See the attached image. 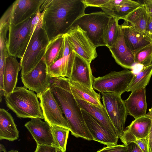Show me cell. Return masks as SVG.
Segmentation results:
<instances>
[{
    "label": "cell",
    "instance_id": "cell-11",
    "mask_svg": "<svg viewBox=\"0 0 152 152\" xmlns=\"http://www.w3.org/2000/svg\"><path fill=\"white\" fill-rule=\"evenodd\" d=\"M45 0H16L7 9L1 19L9 24H17L35 14Z\"/></svg>",
    "mask_w": 152,
    "mask_h": 152
},
{
    "label": "cell",
    "instance_id": "cell-13",
    "mask_svg": "<svg viewBox=\"0 0 152 152\" xmlns=\"http://www.w3.org/2000/svg\"><path fill=\"white\" fill-rule=\"evenodd\" d=\"M63 47L55 62L48 67V73L51 78L70 77L76 53L69 45L66 37Z\"/></svg>",
    "mask_w": 152,
    "mask_h": 152
},
{
    "label": "cell",
    "instance_id": "cell-46",
    "mask_svg": "<svg viewBox=\"0 0 152 152\" xmlns=\"http://www.w3.org/2000/svg\"><path fill=\"white\" fill-rule=\"evenodd\" d=\"M151 39H152V37H151Z\"/></svg>",
    "mask_w": 152,
    "mask_h": 152
},
{
    "label": "cell",
    "instance_id": "cell-38",
    "mask_svg": "<svg viewBox=\"0 0 152 152\" xmlns=\"http://www.w3.org/2000/svg\"><path fill=\"white\" fill-rule=\"evenodd\" d=\"M126 146L128 152H143L140 148L134 142H130Z\"/></svg>",
    "mask_w": 152,
    "mask_h": 152
},
{
    "label": "cell",
    "instance_id": "cell-39",
    "mask_svg": "<svg viewBox=\"0 0 152 152\" xmlns=\"http://www.w3.org/2000/svg\"><path fill=\"white\" fill-rule=\"evenodd\" d=\"M145 33L151 39V37L152 36V15L149 16L145 30Z\"/></svg>",
    "mask_w": 152,
    "mask_h": 152
},
{
    "label": "cell",
    "instance_id": "cell-34",
    "mask_svg": "<svg viewBox=\"0 0 152 152\" xmlns=\"http://www.w3.org/2000/svg\"><path fill=\"white\" fill-rule=\"evenodd\" d=\"M96 152H128L127 147L124 144L114 145L103 147Z\"/></svg>",
    "mask_w": 152,
    "mask_h": 152
},
{
    "label": "cell",
    "instance_id": "cell-28",
    "mask_svg": "<svg viewBox=\"0 0 152 152\" xmlns=\"http://www.w3.org/2000/svg\"><path fill=\"white\" fill-rule=\"evenodd\" d=\"M64 40V35H61L49 41L43 57L48 67L56 61L63 47Z\"/></svg>",
    "mask_w": 152,
    "mask_h": 152
},
{
    "label": "cell",
    "instance_id": "cell-45",
    "mask_svg": "<svg viewBox=\"0 0 152 152\" xmlns=\"http://www.w3.org/2000/svg\"><path fill=\"white\" fill-rule=\"evenodd\" d=\"M151 109H152V107H151Z\"/></svg>",
    "mask_w": 152,
    "mask_h": 152
},
{
    "label": "cell",
    "instance_id": "cell-26",
    "mask_svg": "<svg viewBox=\"0 0 152 152\" xmlns=\"http://www.w3.org/2000/svg\"><path fill=\"white\" fill-rule=\"evenodd\" d=\"M141 4L137 1L127 0L123 4L110 8H101V9L104 13L111 17L124 20Z\"/></svg>",
    "mask_w": 152,
    "mask_h": 152
},
{
    "label": "cell",
    "instance_id": "cell-8",
    "mask_svg": "<svg viewBox=\"0 0 152 152\" xmlns=\"http://www.w3.org/2000/svg\"><path fill=\"white\" fill-rule=\"evenodd\" d=\"M104 107L120 138L125 130V125L128 114L121 95L113 93L102 94Z\"/></svg>",
    "mask_w": 152,
    "mask_h": 152
},
{
    "label": "cell",
    "instance_id": "cell-9",
    "mask_svg": "<svg viewBox=\"0 0 152 152\" xmlns=\"http://www.w3.org/2000/svg\"><path fill=\"white\" fill-rule=\"evenodd\" d=\"M64 35L76 54L89 63L98 56L96 47L89 39L86 32L79 26L72 27Z\"/></svg>",
    "mask_w": 152,
    "mask_h": 152
},
{
    "label": "cell",
    "instance_id": "cell-17",
    "mask_svg": "<svg viewBox=\"0 0 152 152\" xmlns=\"http://www.w3.org/2000/svg\"><path fill=\"white\" fill-rule=\"evenodd\" d=\"M93 78L90 64L76 54L70 76L68 78L69 81L93 88Z\"/></svg>",
    "mask_w": 152,
    "mask_h": 152
},
{
    "label": "cell",
    "instance_id": "cell-35",
    "mask_svg": "<svg viewBox=\"0 0 152 152\" xmlns=\"http://www.w3.org/2000/svg\"><path fill=\"white\" fill-rule=\"evenodd\" d=\"M109 0H83L86 7H101L102 5L107 3Z\"/></svg>",
    "mask_w": 152,
    "mask_h": 152
},
{
    "label": "cell",
    "instance_id": "cell-14",
    "mask_svg": "<svg viewBox=\"0 0 152 152\" xmlns=\"http://www.w3.org/2000/svg\"><path fill=\"white\" fill-rule=\"evenodd\" d=\"M109 49L117 64L125 68L132 69L135 64L134 54L125 43L124 30L121 25H119L118 38L115 43Z\"/></svg>",
    "mask_w": 152,
    "mask_h": 152
},
{
    "label": "cell",
    "instance_id": "cell-16",
    "mask_svg": "<svg viewBox=\"0 0 152 152\" xmlns=\"http://www.w3.org/2000/svg\"><path fill=\"white\" fill-rule=\"evenodd\" d=\"M24 126L37 144L54 146L51 126L48 122L42 121L40 118H32Z\"/></svg>",
    "mask_w": 152,
    "mask_h": 152
},
{
    "label": "cell",
    "instance_id": "cell-24",
    "mask_svg": "<svg viewBox=\"0 0 152 152\" xmlns=\"http://www.w3.org/2000/svg\"><path fill=\"white\" fill-rule=\"evenodd\" d=\"M69 83L71 92L75 99L83 100L99 108L104 107L100 94L96 92L93 88L70 81Z\"/></svg>",
    "mask_w": 152,
    "mask_h": 152
},
{
    "label": "cell",
    "instance_id": "cell-5",
    "mask_svg": "<svg viewBox=\"0 0 152 152\" xmlns=\"http://www.w3.org/2000/svg\"><path fill=\"white\" fill-rule=\"evenodd\" d=\"M49 42L47 35L42 28L34 32L25 53L20 62L21 76L33 69L43 58Z\"/></svg>",
    "mask_w": 152,
    "mask_h": 152
},
{
    "label": "cell",
    "instance_id": "cell-12",
    "mask_svg": "<svg viewBox=\"0 0 152 152\" xmlns=\"http://www.w3.org/2000/svg\"><path fill=\"white\" fill-rule=\"evenodd\" d=\"M24 86L37 94L42 93L50 88L51 78L48 71V66L44 58L30 72L21 76Z\"/></svg>",
    "mask_w": 152,
    "mask_h": 152
},
{
    "label": "cell",
    "instance_id": "cell-31",
    "mask_svg": "<svg viewBox=\"0 0 152 152\" xmlns=\"http://www.w3.org/2000/svg\"><path fill=\"white\" fill-rule=\"evenodd\" d=\"M135 64L143 67L152 64V42L141 48L134 54Z\"/></svg>",
    "mask_w": 152,
    "mask_h": 152
},
{
    "label": "cell",
    "instance_id": "cell-42",
    "mask_svg": "<svg viewBox=\"0 0 152 152\" xmlns=\"http://www.w3.org/2000/svg\"><path fill=\"white\" fill-rule=\"evenodd\" d=\"M3 96H4V91L0 88V102H2V97Z\"/></svg>",
    "mask_w": 152,
    "mask_h": 152
},
{
    "label": "cell",
    "instance_id": "cell-25",
    "mask_svg": "<svg viewBox=\"0 0 152 152\" xmlns=\"http://www.w3.org/2000/svg\"><path fill=\"white\" fill-rule=\"evenodd\" d=\"M149 17V14L143 4L128 15L124 20L129 23L137 31L145 33Z\"/></svg>",
    "mask_w": 152,
    "mask_h": 152
},
{
    "label": "cell",
    "instance_id": "cell-18",
    "mask_svg": "<svg viewBox=\"0 0 152 152\" xmlns=\"http://www.w3.org/2000/svg\"><path fill=\"white\" fill-rule=\"evenodd\" d=\"M124 30L125 43L134 54L137 51L152 42L151 38L146 34L135 29L126 20L121 25Z\"/></svg>",
    "mask_w": 152,
    "mask_h": 152
},
{
    "label": "cell",
    "instance_id": "cell-21",
    "mask_svg": "<svg viewBox=\"0 0 152 152\" xmlns=\"http://www.w3.org/2000/svg\"><path fill=\"white\" fill-rule=\"evenodd\" d=\"M151 123V119L145 115L135 119L124 130L120 138L121 140L131 137L137 139L148 137Z\"/></svg>",
    "mask_w": 152,
    "mask_h": 152
},
{
    "label": "cell",
    "instance_id": "cell-30",
    "mask_svg": "<svg viewBox=\"0 0 152 152\" xmlns=\"http://www.w3.org/2000/svg\"><path fill=\"white\" fill-rule=\"evenodd\" d=\"M51 130L53 140L54 146L66 152V146L70 131L57 126H51Z\"/></svg>",
    "mask_w": 152,
    "mask_h": 152
},
{
    "label": "cell",
    "instance_id": "cell-4",
    "mask_svg": "<svg viewBox=\"0 0 152 152\" xmlns=\"http://www.w3.org/2000/svg\"><path fill=\"white\" fill-rule=\"evenodd\" d=\"M110 18L103 12L84 14L75 21L72 28L79 26L96 48L105 46L104 32Z\"/></svg>",
    "mask_w": 152,
    "mask_h": 152
},
{
    "label": "cell",
    "instance_id": "cell-10",
    "mask_svg": "<svg viewBox=\"0 0 152 152\" xmlns=\"http://www.w3.org/2000/svg\"><path fill=\"white\" fill-rule=\"evenodd\" d=\"M44 117L45 121L51 126H61L70 131L66 119L50 89L37 94Z\"/></svg>",
    "mask_w": 152,
    "mask_h": 152
},
{
    "label": "cell",
    "instance_id": "cell-29",
    "mask_svg": "<svg viewBox=\"0 0 152 152\" xmlns=\"http://www.w3.org/2000/svg\"><path fill=\"white\" fill-rule=\"evenodd\" d=\"M120 19L111 17L105 29L104 39L105 46L109 48H111L117 41L119 34Z\"/></svg>",
    "mask_w": 152,
    "mask_h": 152
},
{
    "label": "cell",
    "instance_id": "cell-20",
    "mask_svg": "<svg viewBox=\"0 0 152 152\" xmlns=\"http://www.w3.org/2000/svg\"><path fill=\"white\" fill-rule=\"evenodd\" d=\"M145 92V88L132 92L124 101L128 113L135 119L146 114L147 104Z\"/></svg>",
    "mask_w": 152,
    "mask_h": 152
},
{
    "label": "cell",
    "instance_id": "cell-3",
    "mask_svg": "<svg viewBox=\"0 0 152 152\" xmlns=\"http://www.w3.org/2000/svg\"><path fill=\"white\" fill-rule=\"evenodd\" d=\"M4 96L7 107L18 117L44 119L37 95L24 86L16 87Z\"/></svg>",
    "mask_w": 152,
    "mask_h": 152
},
{
    "label": "cell",
    "instance_id": "cell-40",
    "mask_svg": "<svg viewBox=\"0 0 152 152\" xmlns=\"http://www.w3.org/2000/svg\"><path fill=\"white\" fill-rule=\"evenodd\" d=\"M143 2L149 15H152V0H144Z\"/></svg>",
    "mask_w": 152,
    "mask_h": 152
},
{
    "label": "cell",
    "instance_id": "cell-1",
    "mask_svg": "<svg viewBox=\"0 0 152 152\" xmlns=\"http://www.w3.org/2000/svg\"><path fill=\"white\" fill-rule=\"evenodd\" d=\"M86 7L83 0H45L40 10H43L42 28L49 41L69 31Z\"/></svg>",
    "mask_w": 152,
    "mask_h": 152
},
{
    "label": "cell",
    "instance_id": "cell-37",
    "mask_svg": "<svg viewBox=\"0 0 152 152\" xmlns=\"http://www.w3.org/2000/svg\"><path fill=\"white\" fill-rule=\"evenodd\" d=\"M145 115L149 117L151 119V126L148 135V144L149 152H152V109H150L148 113L146 114Z\"/></svg>",
    "mask_w": 152,
    "mask_h": 152
},
{
    "label": "cell",
    "instance_id": "cell-7",
    "mask_svg": "<svg viewBox=\"0 0 152 152\" xmlns=\"http://www.w3.org/2000/svg\"><path fill=\"white\" fill-rule=\"evenodd\" d=\"M35 14L18 24H9L7 42L8 55L20 59L23 56L31 36V22Z\"/></svg>",
    "mask_w": 152,
    "mask_h": 152
},
{
    "label": "cell",
    "instance_id": "cell-32",
    "mask_svg": "<svg viewBox=\"0 0 152 152\" xmlns=\"http://www.w3.org/2000/svg\"><path fill=\"white\" fill-rule=\"evenodd\" d=\"M121 141L126 145L130 142H134L140 148L143 152H149L148 137L139 139L131 137L121 140Z\"/></svg>",
    "mask_w": 152,
    "mask_h": 152
},
{
    "label": "cell",
    "instance_id": "cell-19",
    "mask_svg": "<svg viewBox=\"0 0 152 152\" xmlns=\"http://www.w3.org/2000/svg\"><path fill=\"white\" fill-rule=\"evenodd\" d=\"M20 70V63L16 58L8 55L5 59L3 76L4 96L12 92L16 87Z\"/></svg>",
    "mask_w": 152,
    "mask_h": 152
},
{
    "label": "cell",
    "instance_id": "cell-41",
    "mask_svg": "<svg viewBox=\"0 0 152 152\" xmlns=\"http://www.w3.org/2000/svg\"><path fill=\"white\" fill-rule=\"evenodd\" d=\"M7 152L5 146L1 144H0V152Z\"/></svg>",
    "mask_w": 152,
    "mask_h": 152
},
{
    "label": "cell",
    "instance_id": "cell-33",
    "mask_svg": "<svg viewBox=\"0 0 152 152\" xmlns=\"http://www.w3.org/2000/svg\"><path fill=\"white\" fill-rule=\"evenodd\" d=\"M43 15V11L42 12H41L40 8L39 9L31 21V36L35 31L40 28H42Z\"/></svg>",
    "mask_w": 152,
    "mask_h": 152
},
{
    "label": "cell",
    "instance_id": "cell-27",
    "mask_svg": "<svg viewBox=\"0 0 152 152\" xmlns=\"http://www.w3.org/2000/svg\"><path fill=\"white\" fill-rule=\"evenodd\" d=\"M152 75V64L143 67L137 75H135L129 85L127 92H132L145 88Z\"/></svg>",
    "mask_w": 152,
    "mask_h": 152
},
{
    "label": "cell",
    "instance_id": "cell-23",
    "mask_svg": "<svg viewBox=\"0 0 152 152\" xmlns=\"http://www.w3.org/2000/svg\"><path fill=\"white\" fill-rule=\"evenodd\" d=\"M19 132L10 113L4 108L0 109V140L10 141L18 139Z\"/></svg>",
    "mask_w": 152,
    "mask_h": 152
},
{
    "label": "cell",
    "instance_id": "cell-44",
    "mask_svg": "<svg viewBox=\"0 0 152 152\" xmlns=\"http://www.w3.org/2000/svg\"><path fill=\"white\" fill-rule=\"evenodd\" d=\"M7 152H19L17 150H11L7 151Z\"/></svg>",
    "mask_w": 152,
    "mask_h": 152
},
{
    "label": "cell",
    "instance_id": "cell-15",
    "mask_svg": "<svg viewBox=\"0 0 152 152\" xmlns=\"http://www.w3.org/2000/svg\"><path fill=\"white\" fill-rule=\"evenodd\" d=\"M81 110L94 140L107 146L117 144L118 138L105 129L95 118L83 109Z\"/></svg>",
    "mask_w": 152,
    "mask_h": 152
},
{
    "label": "cell",
    "instance_id": "cell-43",
    "mask_svg": "<svg viewBox=\"0 0 152 152\" xmlns=\"http://www.w3.org/2000/svg\"><path fill=\"white\" fill-rule=\"evenodd\" d=\"M56 152H64L62 150L56 147Z\"/></svg>",
    "mask_w": 152,
    "mask_h": 152
},
{
    "label": "cell",
    "instance_id": "cell-2",
    "mask_svg": "<svg viewBox=\"0 0 152 152\" xmlns=\"http://www.w3.org/2000/svg\"><path fill=\"white\" fill-rule=\"evenodd\" d=\"M50 88L67 120L71 134L77 138L93 140L81 109L71 92L68 78H52Z\"/></svg>",
    "mask_w": 152,
    "mask_h": 152
},
{
    "label": "cell",
    "instance_id": "cell-6",
    "mask_svg": "<svg viewBox=\"0 0 152 152\" xmlns=\"http://www.w3.org/2000/svg\"><path fill=\"white\" fill-rule=\"evenodd\" d=\"M134 75L133 72L127 69L111 72L103 76L94 77L93 87L101 94L110 93L121 95L127 91Z\"/></svg>",
    "mask_w": 152,
    "mask_h": 152
},
{
    "label": "cell",
    "instance_id": "cell-22",
    "mask_svg": "<svg viewBox=\"0 0 152 152\" xmlns=\"http://www.w3.org/2000/svg\"><path fill=\"white\" fill-rule=\"evenodd\" d=\"M76 100L81 109L88 113L107 130L119 138L118 132L104 107L99 108L83 100Z\"/></svg>",
    "mask_w": 152,
    "mask_h": 152
},
{
    "label": "cell",
    "instance_id": "cell-36",
    "mask_svg": "<svg viewBox=\"0 0 152 152\" xmlns=\"http://www.w3.org/2000/svg\"><path fill=\"white\" fill-rule=\"evenodd\" d=\"M56 147L52 145L37 144L34 152H56Z\"/></svg>",
    "mask_w": 152,
    "mask_h": 152
}]
</instances>
